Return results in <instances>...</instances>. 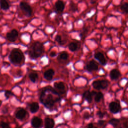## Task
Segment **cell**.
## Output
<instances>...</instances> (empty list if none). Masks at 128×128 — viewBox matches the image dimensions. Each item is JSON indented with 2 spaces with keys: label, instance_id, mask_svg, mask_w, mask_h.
Masks as SVG:
<instances>
[{
  "label": "cell",
  "instance_id": "27",
  "mask_svg": "<svg viewBox=\"0 0 128 128\" xmlns=\"http://www.w3.org/2000/svg\"><path fill=\"white\" fill-rule=\"evenodd\" d=\"M0 126L1 128H10V125L8 122L2 121L0 122Z\"/></svg>",
  "mask_w": 128,
  "mask_h": 128
},
{
  "label": "cell",
  "instance_id": "17",
  "mask_svg": "<svg viewBox=\"0 0 128 128\" xmlns=\"http://www.w3.org/2000/svg\"><path fill=\"white\" fill-rule=\"evenodd\" d=\"M120 122V120L116 118H112L108 121V124L112 125L114 128H122Z\"/></svg>",
  "mask_w": 128,
  "mask_h": 128
},
{
  "label": "cell",
  "instance_id": "28",
  "mask_svg": "<svg viewBox=\"0 0 128 128\" xmlns=\"http://www.w3.org/2000/svg\"><path fill=\"white\" fill-rule=\"evenodd\" d=\"M14 95V94L12 93V92L10 90H6L4 92V96L6 98H8L11 96Z\"/></svg>",
  "mask_w": 128,
  "mask_h": 128
},
{
  "label": "cell",
  "instance_id": "37",
  "mask_svg": "<svg viewBox=\"0 0 128 128\" xmlns=\"http://www.w3.org/2000/svg\"><path fill=\"white\" fill-rule=\"evenodd\" d=\"M20 128V127H18V128Z\"/></svg>",
  "mask_w": 128,
  "mask_h": 128
},
{
  "label": "cell",
  "instance_id": "32",
  "mask_svg": "<svg viewBox=\"0 0 128 128\" xmlns=\"http://www.w3.org/2000/svg\"><path fill=\"white\" fill-rule=\"evenodd\" d=\"M104 123H105V122L102 120H99L98 122V125H99L100 126H104Z\"/></svg>",
  "mask_w": 128,
  "mask_h": 128
},
{
  "label": "cell",
  "instance_id": "5",
  "mask_svg": "<svg viewBox=\"0 0 128 128\" xmlns=\"http://www.w3.org/2000/svg\"><path fill=\"white\" fill-rule=\"evenodd\" d=\"M20 7L26 16L30 17L31 16L32 14V8L28 3L22 2L20 4Z\"/></svg>",
  "mask_w": 128,
  "mask_h": 128
},
{
  "label": "cell",
  "instance_id": "25",
  "mask_svg": "<svg viewBox=\"0 0 128 128\" xmlns=\"http://www.w3.org/2000/svg\"><path fill=\"white\" fill-rule=\"evenodd\" d=\"M120 10L123 12L128 14V3L125 2L123 4L120 6Z\"/></svg>",
  "mask_w": 128,
  "mask_h": 128
},
{
  "label": "cell",
  "instance_id": "3",
  "mask_svg": "<svg viewBox=\"0 0 128 128\" xmlns=\"http://www.w3.org/2000/svg\"><path fill=\"white\" fill-rule=\"evenodd\" d=\"M8 58L11 63L14 64H18L23 61L24 56L20 49L14 48L10 52Z\"/></svg>",
  "mask_w": 128,
  "mask_h": 128
},
{
  "label": "cell",
  "instance_id": "29",
  "mask_svg": "<svg viewBox=\"0 0 128 128\" xmlns=\"http://www.w3.org/2000/svg\"><path fill=\"white\" fill-rule=\"evenodd\" d=\"M55 40L58 42V43H60V44H62V37L60 35H56L55 37Z\"/></svg>",
  "mask_w": 128,
  "mask_h": 128
},
{
  "label": "cell",
  "instance_id": "10",
  "mask_svg": "<svg viewBox=\"0 0 128 128\" xmlns=\"http://www.w3.org/2000/svg\"><path fill=\"white\" fill-rule=\"evenodd\" d=\"M42 120L38 117L34 116V117L31 120L32 126L34 128H40L42 126Z\"/></svg>",
  "mask_w": 128,
  "mask_h": 128
},
{
  "label": "cell",
  "instance_id": "14",
  "mask_svg": "<svg viewBox=\"0 0 128 128\" xmlns=\"http://www.w3.org/2000/svg\"><path fill=\"white\" fill-rule=\"evenodd\" d=\"M54 74V71L53 69L50 68L46 70L44 74V76L45 79L48 80H50Z\"/></svg>",
  "mask_w": 128,
  "mask_h": 128
},
{
  "label": "cell",
  "instance_id": "18",
  "mask_svg": "<svg viewBox=\"0 0 128 128\" xmlns=\"http://www.w3.org/2000/svg\"><path fill=\"white\" fill-rule=\"evenodd\" d=\"M39 109V104L38 102H34L30 104V110L32 113H36Z\"/></svg>",
  "mask_w": 128,
  "mask_h": 128
},
{
  "label": "cell",
  "instance_id": "22",
  "mask_svg": "<svg viewBox=\"0 0 128 128\" xmlns=\"http://www.w3.org/2000/svg\"><path fill=\"white\" fill-rule=\"evenodd\" d=\"M28 77L32 82H35L38 78V74L36 72H32L29 74Z\"/></svg>",
  "mask_w": 128,
  "mask_h": 128
},
{
  "label": "cell",
  "instance_id": "1",
  "mask_svg": "<svg viewBox=\"0 0 128 128\" xmlns=\"http://www.w3.org/2000/svg\"><path fill=\"white\" fill-rule=\"evenodd\" d=\"M61 100L60 94L50 86L44 88L40 92V100L48 109L52 110L54 105Z\"/></svg>",
  "mask_w": 128,
  "mask_h": 128
},
{
  "label": "cell",
  "instance_id": "26",
  "mask_svg": "<svg viewBox=\"0 0 128 128\" xmlns=\"http://www.w3.org/2000/svg\"><path fill=\"white\" fill-rule=\"evenodd\" d=\"M70 10L74 12L78 10V6L74 3L71 2L70 4Z\"/></svg>",
  "mask_w": 128,
  "mask_h": 128
},
{
  "label": "cell",
  "instance_id": "24",
  "mask_svg": "<svg viewBox=\"0 0 128 128\" xmlns=\"http://www.w3.org/2000/svg\"><path fill=\"white\" fill-rule=\"evenodd\" d=\"M68 49L72 51V52H74L77 50L78 48V46L76 43L74 42H70L68 46Z\"/></svg>",
  "mask_w": 128,
  "mask_h": 128
},
{
  "label": "cell",
  "instance_id": "36",
  "mask_svg": "<svg viewBox=\"0 0 128 128\" xmlns=\"http://www.w3.org/2000/svg\"><path fill=\"white\" fill-rule=\"evenodd\" d=\"M123 126L124 128H128V121H126L123 123Z\"/></svg>",
  "mask_w": 128,
  "mask_h": 128
},
{
  "label": "cell",
  "instance_id": "21",
  "mask_svg": "<svg viewBox=\"0 0 128 128\" xmlns=\"http://www.w3.org/2000/svg\"><path fill=\"white\" fill-rule=\"evenodd\" d=\"M68 54L66 52H61L58 57V59L60 61H64L68 59Z\"/></svg>",
  "mask_w": 128,
  "mask_h": 128
},
{
  "label": "cell",
  "instance_id": "34",
  "mask_svg": "<svg viewBox=\"0 0 128 128\" xmlns=\"http://www.w3.org/2000/svg\"><path fill=\"white\" fill-rule=\"evenodd\" d=\"M86 128H98L94 126L93 124H92V123H90L89 124H88V125Z\"/></svg>",
  "mask_w": 128,
  "mask_h": 128
},
{
  "label": "cell",
  "instance_id": "19",
  "mask_svg": "<svg viewBox=\"0 0 128 128\" xmlns=\"http://www.w3.org/2000/svg\"><path fill=\"white\" fill-rule=\"evenodd\" d=\"M83 98L88 102L90 103L92 101V94H91V92L89 90H86L82 94Z\"/></svg>",
  "mask_w": 128,
  "mask_h": 128
},
{
  "label": "cell",
  "instance_id": "16",
  "mask_svg": "<svg viewBox=\"0 0 128 128\" xmlns=\"http://www.w3.org/2000/svg\"><path fill=\"white\" fill-rule=\"evenodd\" d=\"M54 125V122L52 118H46L44 120V128H53Z\"/></svg>",
  "mask_w": 128,
  "mask_h": 128
},
{
  "label": "cell",
  "instance_id": "30",
  "mask_svg": "<svg viewBox=\"0 0 128 128\" xmlns=\"http://www.w3.org/2000/svg\"><path fill=\"white\" fill-rule=\"evenodd\" d=\"M106 113L105 112H102L101 111H98L96 113V115L100 118H104V116Z\"/></svg>",
  "mask_w": 128,
  "mask_h": 128
},
{
  "label": "cell",
  "instance_id": "7",
  "mask_svg": "<svg viewBox=\"0 0 128 128\" xmlns=\"http://www.w3.org/2000/svg\"><path fill=\"white\" fill-rule=\"evenodd\" d=\"M18 36V32L15 30L13 29L10 32L7 33L6 37V38L11 42H14L16 40Z\"/></svg>",
  "mask_w": 128,
  "mask_h": 128
},
{
  "label": "cell",
  "instance_id": "8",
  "mask_svg": "<svg viewBox=\"0 0 128 128\" xmlns=\"http://www.w3.org/2000/svg\"><path fill=\"white\" fill-rule=\"evenodd\" d=\"M108 108L110 112L113 114H117L120 110V104L116 102H110L108 105Z\"/></svg>",
  "mask_w": 128,
  "mask_h": 128
},
{
  "label": "cell",
  "instance_id": "23",
  "mask_svg": "<svg viewBox=\"0 0 128 128\" xmlns=\"http://www.w3.org/2000/svg\"><path fill=\"white\" fill-rule=\"evenodd\" d=\"M94 96V101L96 102H98L103 98L104 95L102 92H96V94Z\"/></svg>",
  "mask_w": 128,
  "mask_h": 128
},
{
  "label": "cell",
  "instance_id": "9",
  "mask_svg": "<svg viewBox=\"0 0 128 128\" xmlns=\"http://www.w3.org/2000/svg\"><path fill=\"white\" fill-rule=\"evenodd\" d=\"M94 58L97 60L103 66H105L106 64V60L104 54L101 52H97L94 55Z\"/></svg>",
  "mask_w": 128,
  "mask_h": 128
},
{
  "label": "cell",
  "instance_id": "13",
  "mask_svg": "<svg viewBox=\"0 0 128 128\" xmlns=\"http://www.w3.org/2000/svg\"><path fill=\"white\" fill-rule=\"evenodd\" d=\"M56 10L58 12H63L64 8V4L60 0H58L54 4Z\"/></svg>",
  "mask_w": 128,
  "mask_h": 128
},
{
  "label": "cell",
  "instance_id": "20",
  "mask_svg": "<svg viewBox=\"0 0 128 128\" xmlns=\"http://www.w3.org/2000/svg\"><path fill=\"white\" fill-rule=\"evenodd\" d=\"M0 6L2 10H7L10 8V5L6 0H0Z\"/></svg>",
  "mask_w": 128,
  "mask_h": 128
},
{
  "label": "cell",
  "instance_id": "11",
  "mask_svg": "<svg viewBox=\"0 0 128 128\" xmlns=\"http://www.w3.org/2000/svg\"><path fill=\"white\" fill-rule=\"evenodd\" d=\"M54 88L56 90H58L59 92H60L61 94H64L65 92V85L62 82H54Z\"/></svg>",
  "mask_w": 128,
  "mask_h": 128
},
{
  "label": "cell",
  "instance_id": "2",
  "mask_svg": "<svg viewBox=\"0 0 128 128\" xmlns=\"http://www.w3.org/2000/svg\"><path fill=\"white\" fill-rule=\"evenodd\" d=\"M44 52V46L41 42H36L30 47L28 50V56L32 59H36Z\"/></svg>",
  "mask_w": 128,
  "mask_h": 128
},
{
  "label": "cell",
  "instance_id": "4",
  "mask_svg": "<svg viewBox=\"0 0 128 128\" xmlns=\"http://www.w3.org/2000/svg\"><path fill=\"white\" fill-rule=\"evenodd\" d=\"M92 86L96 90H104L108 86V82L106 80H97L93 82Z\"/></svg>",
  "mask_w": 128,
  "mask_h": 128
},
{
  "label": "cell",
  "instance_id": "33",
  "mask_svg": "<svg viewBox=\"0 0 128 128\" xmlns=\"http://www.w3.org/2000/svg\"><path fill=\"white\" fill-rule=\"evenodd\" d=\"M8 108L7 106H4L2 109V112L3 114H6L8 112Z\"/></svg>",
  "mask_w": 128,
  "mask_h": 128
},
{
  "label": "cell",
  "instance_id": "31",
  "mask_svg": "<svg viewBox=\"0 0 128 128\" xmlns=\"http://www.w3.org/2000/svg\"><path fill=\"white\" fill-rule=\"evenodd\" d=\"M90 117V114L88 112H86L84 113V119H88Z\"/></svg>",
  "mask_w": 128,
  "mask_h": 128
},
{
  "label": "cell",
  "instance_id": "15",
  "mask_svg": "<svg viewBox=\"0 0 128 128\" xmlns=\"http://www.w3.org/2000/svg\"><path fill=\"white\" fill-rule=\"evenodd\" d=\"M26 114V110L24 108H20L19 110H18L16 113V117L18 119L22 120L25 118Z\"/></svg>",
  "mask_w": 128,
  "mask_h": 128
},
{
  "label": "cell",
  "instance_id": "35",
  "mask_svg": "<svg viewBox=\"0 0 128 128\" xmlns=\"http://www.w3.org/2000/svg\"><path fill=\"white\" fill-rule=\"evenodd\" d=\"M56 52L54 51H52V52H50V56H51V57H54L55 56H56Z\"/></svg>",
  "mask_w": 128,
  "mask_h": 128
},
{
  "label": "cell",
  "instance_id": "12",
  "mask_svg": "<svg viewBox=\"0 0 128 128\" xmlns=\"http://www.w3.org/2000/svg\"><path fill=\"white\" fill-rule=\"evenodd\" d=\"M120 75L121 74L120 72L116 68L112 70L110 72V76L112 80H118L120 78Z\"/></svg>",
  "mask_w": 128,
  "mask_h": 128
},
{
  "label": "cell",
  "instance_id": "6",
  "mask_svg": "<svg viewBox=\"0 0 128 128\" xmlns=\"http://www.w3.org/2000/svg\"><path fill=\"white\" fill-rule=\"evenodd\" d=\"M98 68V63L93 60L88 62L86 66V69L90 72L97 70Z\"/></svg>",
  "mask_w": 128,
  "mask_h": 128
}]
</instances>
